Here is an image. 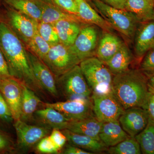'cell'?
<instances>
[{
  "mask_svg": "<svg viewBox=\"0 0 154 154\" xmlns=\"http://www.w3.org/2000/svg\"><path fill=\"white\" fill-rule=\"evenodd\" d=\"M92 4L113 29L129 40L134 38L140 22L131 12L108 5L101 0H92Z\"/></svg>",
  "mask_w": 154,
  "mask_h": 154,
  "instance_id": "4",
  "label": "cell"
},
{
  "mask_svg": "<svg viewBox=\"0 0 154 154\" xmlns=\"http://www.w3.org/2000/svg\"><path fill=\"white\" fill-rule=\"evenodd\" d=\"M12 77L9 72L8 66L5 57L0 50V79Z\"/></svg>",
  "mask_w": 154,
  "mask_h": 154,
  "instance_id": "39",
  "label": "cell"
},
{
  "mask_svg": "<svg viewBox=\"0 0 154 154\" xmlns=\"http://www.w3.org/2000/svg\"><path fill=\"white\" fill-rule=\"evenodd\" d=\"M102 123L95 116H93L80 120H72L69 123L66 129L101 141L99 134Z\"/></svg>",
  "mask_w": 154,
  "mask_h": 154,
  "instance_id": "20",
  "label": "cell"
},
{
  "mask_svg": "<svg viewBox=\"0 0 154 154\" xmlns=\"http://www.w3.org/2000/svg\"><path fill=\"white\" fill-rule=\"evenodd\" d=\"M91 98L94 115L102 122L119 120L125 110L113 93L92 94Z\"/></svg>",
  "mask_w": 154,
  "mask_h": 154,
  "instance_id": "9",
  "label": "cell"
},
{
  "mask_svg": "<svg viewBox=\"0 0 154 154\" xmlns=\"http://www.w3.org/2000/svg\"><path fill=\"white\" fill-rule=\"evenodd\" d=\"M153 1H154V0H153Z\"/></svg>",
  "mask_w": 154,
  "mask_h": 154,
  "instance_id": "46",
  "label": "cell"
},
{
  "mask_svg": "<svg viewBox=\"0 0 154 154\" xmlns=\"http://www.w3.org/2000/svg\"><path fill=\"white\" fill-rule=\"evenodd\" d=\"M135 138L139 144L142 153L154 154V120L149 117L146 126Z\"/></svg>",
  "mask_w": 154,
  "mask_h": 154,
  "instance_id": "28",
  "label": "cell"
},
{
  "mask_svg": "<svg viewBox=\"0 0 154 154\" xmlns=\"http://www.w3.org/2000/svg\"><path fill=\"white\" fill-rule=\"evenodd\" d=\"M99 27L90 24H84L74 42L70 48L82 61L88 58L96 56L100 37Z\"/></svg>",
  "mask_w": 154,
  "mask_h": 154,
  "instance_id": "7",
  "label": "cell"
},
{
  "mask_svg": "<svg viewBox=\"0 0 154 154\" xmlns=\"http://www.w3.org/2000/svg\"><path fill=\"white\" fill-rule=\"evenodd\" d=\"M147 78L148 86L154 89V75Z\"/></svg>",
  "mask_w": 154,
  "mask_h": 154,
  "instance_id": "42",
  "label": "cell"
},
{
  "mask_svg": "<svg viewBox=\"0 0 154 154\" xmlns=\"http://www.w3.org/2000/svg\"><path fill=\"white\" fill-rule=\"evenodd\" d=\"M8 17L10 27L26 47L37 32L38 22L14 9L9 11Z\"/></svg>",
  "mask_w": 154,
  "mask_h": 154,
  "instance_id": "13",
  "label": "cell"
},
{
  "mask_svg": "<svg viewBox=\"0 0 154 154\" xmlns=\"http://www.w3.org/2000/svg\"><path fill=\"white\" fill-rule=\"evenodd\" d=\"M78 8V16L86 24L96 25L104 31L112 32V27L86 0H75Z\"/></svg>",
  "mask_w": 154,
  "mask_h": 154,
  "instance_id": "19",
  "label": "cell"
},
{
  "mask_svg": "<svg viewBox=\"0 0 154 154\" xmlns=\"http://www.w3.org/2000/svg\"><path fill=\"white\" fill-rule=\"evenodd\" d=\"M0 50L5 59L11 76L34 92L44 91L30 66L26 46L10 26L2 22H0Z\"/></svg>",
  "mask_w": 154,
  "mask_h": 154,
  "instance_id": "1",
  "label": "cell"
},
{
  "mask_svg": "<svg viewBox=\"0 0 154 154\" xmlns=\"http://www.w3.org/2000/svg\"><path fill=\"white\" fill-rule=\"evenodd\" d=\"M149 116L143 108L133 107L125 110L119 119L122 127L129 136L135 137L146 126Z\"/></svg>",
  "mask_w": 154,
  "mask_h": 154,
  "instance_id": "14",
  "label": "cell"
},
{
  "mask_svg": "<svg viewBox=\"0 0 154 154\" xmlns=\"http://www.w3.org/2000/svg\"><path fill=\"white\" fill-rule=\"evenodd\" d=\"M42 105L44 107H51L57 110L72 120H80L95 116L93 102L90 98H75L55 103L42 102Z\"/></svg>",
  "mask_w": 154,
  "mask_h": 154,
  "instance_id": "8",
  "label": "cell"
},
{
  "mask_svg": "<svg viewBox=\"0 0 154 154\" xmlns=\"http://www.w3.org/2000/svg\"><path fill=\"white\" fill-rule=\"evenodd\" d=\"M41 1L44 2L49 3V4H54L51 0H41Z\"/></svg>",
  "mask_w": 154,
  "mask_h": 154,
  "instance_id": "43",
  "label": "cell"
},
{
  "mask_svg": "<svg viewBox=\"0 0 154 154\" xmlns=\"http://www.w3.org/2000/svg\"><path fill=\"white\" fill-rule=\"evenodd\" d=\"M49 137L59 152L64 146L67 141L66 136L60 130L53 129Z\"/></svg>",
  "mask_w": 154,
  "mask_h": 154,
  "instance_id": "35",
  "label": "cell"
},
{
  "mask_svg": "<svg viewBox=\"0 0 154 154\" xmlns=\"http://www.w3.org/2000/svg\"><path fill=\"white\" fill-rule=\"evenodd\" d=\"M8 5L18 12L30 17L37 22L42 14L41 0H5Z\"/></svg>",
  "mask_w": 154,
  "mask_h": 154,
  "instance_id": "27",
  "label": "cell"
},
{
  "mask_svg": "<svg viewBox=\"0 0 154 154\" xmlns=\"http://www.w3.org/2000/svg\"><path fill=\"white\" fill-rule=\"evenodd\" d=\"M37 32L40 36L51 45L60 42L53 24L38 22Z\"/></svg>",
  "mask_w": 154,
  "mask_h": 154,
  "instance_id": "31",
  "label": "cell"
},
{
  "mask_svg": "<svg viewBox=\"0 0 154 154\" xmlns=\"http://www.w3.org/2000/svg\"><path fill=\"white\" fill-rule=\"evenodd\" d=\"M99 136L107 148L116 145L130 137L122 128L119 120L103 122Z\"/></svg>",
  "mask_w": 154,
  "mask_h": 154,
  "instance_id": "17",
  "label": "cell"
},
{
  "mask_svg": "<svg viewBox=\"0 0 154 154\" xmlns=\"http://www.w3.org/2000/svg\"><path fill=\"white\" fill-rule=\"evenodd\" d=\"M53 4L67 12L78 16V8L75 0H51Z\"/></svg>",
  "mask_w": 154,
  "mask_h": 154,
  "instance_id": "34",
  "label": "cell"
},
{
  "mask_svg": "<svg viewBox=\"0 0 154 154\" xmlns=\"http://www.w3.org/2000/svg\"><path fill=\"white\" fill-rule=\"evenodd\" d=\"M36 149L41 153L57 154L59 152L49 136L43 138L37 144Z\"/></svg>",
  "mask_w": 154,
  "mask_h": 154,
  "instance_id": "33",
  "label": "cell"
},
{
  "mask_svg": "<svg viewBox=\"0 0 154 154\" xmlns=\"http://www.w3.org/2000/svg\"><path fill=\"white\" fill-rule=\"evenodd\" d=\"M51 46L37 32L26 45V48L42 60L47 55Z\"/></svg>",
  "mask_w": 154,
  "mask_h": 154,
  "instance_id": "30",
  "label": "cell"
},
{
  "mask_svg": "<svg viewBox=\"0 0 154 154\" xmlns=\"http://www.w3.org/2000/svg\"><path fill=\"white\" fill-rule=\"evenodd\" d=\"M139 69L147 78L154 75V47L152 48L143 57Z\"/></svg>",
  "mask_w": 154,
  "mask_h": 154,
  "instance_id": "32",
  "label": "cell"
},
{
  "mask_svg": "<svg viewBox=\"0 0 154 154\" xmlns=\"http://www.w3.org/2000/svg\"><path fill=\"white\" fill-rule=\"evenodd\" d=\"M27 54L33 74L40 85L51 95L57 97L58 93L55 76L40 59L28 49Z\"/></svg>",
  "mask_w": 154,
  "mask_h": 154,
  "instance_id": "12",
  "label": "cell"
},
{
  "mask_svg": "<svg viewBox=\"0 0 154 154\" xmlns=\"http://www.w3.org/2000/svg\"><path fill=\"white\" fill-rule=\"evenodd\" d=\"M0 92L8 105L14 121L20 119L22 83L13 77L0 79Z\"/></svg>",
  "mask_w": 154,
  "mask_h": 154,
  "instance_id": "11",
  "label": "cell"
},
{
  "mask_svg": "<svg viewBox=\"0 0 154 154\" xmlns=\"http://www.w3.org/2000/svg\"><path fill=\"white\" fill-rule=\"evenodd\" d=\"M0 119L6 122L14 121L11 110L2 94L0 92Z\"/></svg>",
  "mask_w": 154,
  "mask_h": 154,
  "instance_id": "36",
  "label": "cell"
},
{
  "mask_svg": "<svg viewBox=\"0 0 154 154\" xmlns=\"http://www.w3.org/2000/svg\"><path fill=\"white\" fill-rule=\"evenodd\" d=\"M125 10L134 14L140 22L154 20L153 0H127Z\"/></svg>",
  "mask_w": 154,
  "mask_h": 154,
  "instance_id": "26",
  "label": "cell"
},
{
  "mask_svg": "<svg viewBox=\"0 0 154 154\" xmlns=\"http://www.w3.org/2000/svg\"><path fill=\"white\" fill-rule=\"evenodd\" d=\"M107 152L111 154H140V146L135 137L125 139L121 142L107 149Z\"/></svg>",
  "mask_w": 154,
  "mask_h": 154,
  "instance_id": "29",
  "label": "cell"
},
{
  "mask_svg": "<svg viewBox=\"0 0 154 154\" xmlns=\"http://www.w3.org/2000/svg\"><path fill=\"white\" fill-rule=\"evenodd\" d=\"M61 131L71 145L92 153L102 152L108 149L101 141L91 137L76 133L66 129Z\"/></svg>",
  "mask_w": 154,
  "mask_h": 154,
  "instance_id": "18",
  "label": "cell"
},
{
  "mask_svg": "<svg viewBox=\"0 0 154 154\" xmlns=\"http://www.w3.org/2000/svg\"><path fill=\"white\" fill-rule=\"evenodd\" d=\"M152 47H154V44L153 45Z\"/></svg>",
  "mask_w": 154,
  "mask_h": 154,
  "instance_id": "45",
  "label": "cell"
},
{
  "mask_svg": "<svg viewBox=\"0 0 154 154\" xmlns=\"http://www.w3.org/2000/svg\"><path fill=\"white\" fill-rule=\"evenodd\" d=\"M85 23L73 20H64L54 23L61 43L71 46Z\"/></svg>",
  "mask_w": 154,
  "mask_h": 154,
  "instance_id": "22",
  "label": "cell"
},
{
  "mask_svg": "<svg viewBox=\"0 0 154 154\" xmlns=\"http://www.w3.org/2000/svg\"><path fill=\"white\" fill-rule=\"evenodd\" d=\"M42 61L49 68L56 79L81 62L69 46L61 42L51 45Z\"/></svg>",
  "mask_w": 154,
  "mask_h": 154,
  "instance_id": "5",
  "label": "cell"
},
{
  "mask_svg": "<svg viewBox=\"0 0 154 154\" xmlns=\"http://www.w3.org/2000/svg\"><path fill=\"white\" fill-rule=\"evenodd\" d=\"M57 85L68 99L90 98L92 91L82 71L77 65L57 78Z\"/></svg>",
  "mask_w": 154,
  "mask_h": 154,
  "instance_id": "6",
  "label": "cell"
},
{
  "mask_svg": "<svg viewBox=\"0 0 154 154\" xmlns=\"http://www.w3.org/2000/svg\"><path fill=\"white\" fill-rule=\"evenodd\" d=\"M79 66L92 94L112 93L114 75L105 63L94 56L82 61Z\"/></svg>",
  "mask_w": 154,
  "mask_h": 154,
  "instance_id": "3",
  "label": "cell"
},
{
  "mask_svg": "<svg viewBox=\"0 0 154 154\" xmlns=\"http://www.w3.org/2000/svg\"><path fill=\"white\" fill-rule=\"evenodd\" d=\"M142 108L146 111L149 117L154 120V89L149 86L146 99Z\"/></svg>",
  "mask_w": 154,
  "mask_h": 154,
  "instance_id": "37",
  "label": "cell"
},
{
  "mask_svg": "<svg viewBox=\"0 0 154 154\" xmlns=\"http://www.w3.org/2000/svg\"><path fill=\"white\" fill-rule=\"evenodd\" d=\"M11 146L12 143L8 137L0 130V153L10 150Z\"/></svg>",
  "mask_w": 154,
  "mask_h": 154,
  "instance_id": "38",
  "label": "cell"
},
{
  "mask_svg": "<svg viewBox=\"0 0 154 154\" xmlns=\"http://www.w3.org/2000/svg\"><path fill=\"white\" fill-rule=\"evenodd\" d=\"M86 1H87L89 3V4H92V5H93V4H92V0H86Z\"/></svg>",
  "mask_w": 154,
  "mask_h": 154,
  "instance_id": "44",
  "label": "cell"
},
{
  "mask_svg": "<svg viewBox=\"0 0 154 154\" xmlns=\"http://www.w3.org/2000/svg\"><path fill=\"white\" fill-rule=\"evenodd\" d=\"M63 153L65 154H91V152L87 151L75 146L69 145L66 146L63 150Z\"/></svg>",
  "mask_w": 154,
  "mask_h": 154,
  "instance_id": "40",
  "label": "cell"
},
{
  "mask_svg": "<svg viewBox=\"0 0 154 154\" xmlns=\"http://www.w3.org/2000/svg\"><path fill=\"white\" fill-rule=\"evenodd\" d=\"M134 38L136 57L142 58L154 44V20L140 22Z\"/></svg>",
  "mask_w": 154,
  "mask_h": 154,
  "instance_id": "15",
  "label": "cell"
},
{
  "mask_svg": "<svg viewBox=\"0 0 154 154\" xmlns=\"http://www.w3.org/2000/svg\"><path fill=\"white\" fill-rule=\"evenodd\" d=\"M104 32L99 39L96 56L105 63L120 49L124 42L112 32Z\"/></svg>",
  "mask_w": 154,
  "mask_h": 154,
  "instance_id": "16",
  "label": "cell"
},
{
  "mask_svg": "<svg viewBox=\"0 0 154 154\" xmlns=\"http://www.w3.org/2000/svg\"><path fill=\"white\" fill-rule=\"evenodd\" d=\"M133 57L130 50L124 42L120 49L105 64L114 75L128 69Z\"/></svg>",
  "mask_w": 154,
  "mask_h": 154,
  "instance_id": "24",
  "label": "cell"
},
{
  "mask_svg": "<svg viewBox=\"0 0 154 154\" xmlns=\"http://www.w3.org/2000/svg\"><path fill=\"white\" fill-rule=\"evenodd\" d=\"M22 96L20 119L26 122L31 120L38 106L42 102L35 92L22 83Z\"/></svg>",
  "mask_w": 154,
  "mask_h": 154,
  "instance_id": "23",
  "label": "cell"
},
{
  "mask_svg": "<svg viewBox=\"0 0 154 154\" xmlns=\"http://www.w3.org/2000/svg\"><path fill=\"white\" fill-rule=\"evenodd\" d=\"M108 5L115 8L125 10L127 0H101Z\"/></svg>",
  "mask_w": 154,
  "mask_h": 154,
  "instance_id": "41",
  "label": "cell"
},
{
  "mask_svg": "<svg viewBox=\"0 0 154 154\" xmlns=\"http://www.w3.org/2000/svg\"><path fill=\"white\" fill-rule=\"evenodd\" d=\"M42 14L40 22L54 24L61 20H73L85 23L76 15L70 14L55 5L42 1ZM86 24V23H85Z\"/></svg>",
  "mask_w": 154,
  "mask_h": 154,
  "instance_id": "25",
  "label": "cell"
},
{
  "mask_svg": "<svg viewBox=\"0 0 154 154\" xmlns=\"http://www.w3.org/2000/svg\"><path fill=\"white\" fill-rule=\"evenodd\" d=\"M14 126L18 146L23 150L31 148L51 132L49 128L47 126L31 125L20 119L15 121Z\"/></svg>",
  "mask_w": 154,
  "mask_h": 154,
  "instance_id": "10",
  "label": "cell"
},
{
  "mask_svg": "<svg viewBox=\"0 0 154 154\" xmlns=\"http://www.w3.org/2000/svg\"><path fill=\"white\" fill-rule=\"evenodd\" d=\"M34 114L43 124L52 129H66L72 121L60 111L51 107H45L37 110Z\"/></svg>",
  "mask_w": 154,
  "mask_h": 154,
  "instance_id": "21",
  "label": "cell"
},
{
  "mask_svg": "<svg viewBox=\"0 0 154 154\" xmlns=\"http://www.w3.org/2000/svg\"><path fill=\"white\" fill-rule=\"evenodd\" d=\"M148 90L147 77L140 69H129L113 76L112 93L125 110L142 107Z\"/></svg>",
  "mask_w": 154,
  "mask_h": 154,
  "instance_id": "2",
  "label": "cell"
}]
</instances>
